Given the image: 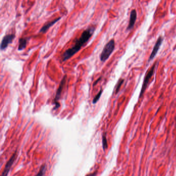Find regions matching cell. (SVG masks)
<instances>
[{
	"label": "cell",
	"instance_id": "1",
	"mask_svg": "<svg viewBox=\"0 0 176 176\" xmlns=\"http://www.w3.org/2000/svg\"><path fill=\"white\" fill-rule=\"evenodd\" d=\"M95 30V26H90L83 32L80 38L75 41V45L74 46L68 49L63 53L62 55L63 62H65L71 58L72 56L80 51L81 48L88 42Z\"/></svg>",
	"mask_w": 176,
	"mask_h": 176
},
{
	"label": "cell",
	"instance_id": "2",
	"mask_svg": "<svg viewBox=\"0 0 176 176\" xmlns=\"http://www.w3.org/2000/svg\"><path fill=\"white\" fill-rule=\"evenodd\" d=\"M114 40H111L105 45L101 52L100 56V60L102 62H104L109 58L110 56L112 53L115 49V46Z\"/></svg>",
	"mask_w": 176,
	"mask_h": 176
},
{
	"label": "cell",
	"instance_id": "3",
	"mask_svg": "<svg viewBox=\"0 0 176 176\" xmlns=\"http://www.w3.org/2000/svg\"><path fill=\"white\" fill-rule=\"evenodd\" d=\"M156 63L153 65L152 66L150 69L146 73L145 77L144 79V81H143V83H142V89H141V92L139 94V98H141L142 97L143 94H144L145 92L146 91V89H147V86H148V83L149 82V81L153 75H154V70H155V68H156Z\"/></svg>",
	"mask_w": 176,
	"mask_h": 176
},
{
	"label": "cell",
	"instance_id": "4",
	"mask_svg": "<svg viewBox=\"0 0 176 176\" xmlns=\"http://www.w3.org/2000/svg\"><path fill=\"white\" fill-rule=\"evenodd\" d=\"M66 80H67V75H64V78L61 81L60 86L58 87V89L56 92V95H55L54 100V104H55V107L54 108V110H56L60 107V103H58V101L60 99L62 90L64 88V85L65 84Z\"/></svg>",
	"mask_w": 176,
	"mask_h": 176
},
{
	"label": "cell",
	"instance_id": "5",
	"mask_svg": "<svg viewBox=\"0 0 176 176\" xmlns=\"http://www.w3.org/2000/svg\"><path fill=\"white\" fill-rule=\"evenodd\" d=\"M15 38V35L13 34H8L4 36L1 43V49L2 50L5 49L8 47L9 44L12 43Z\"/></svg>",
	"mask_w": 176,
	"mask_h": 176
},
{
	"label": "cell",
	"instance_id": "6",
	"mask_svg": "<svg viewBox=\"0 0 176 176\" xmlns=\"http://www.w3.org/2000/svg\"><path fill=\"white\" fill-rule=\"evenodd\" d=\"M16 157H17V151H16L13 154V156H11V157L10 158L9 161H8L7 163H6L5 168L4 169V171L2 172V175L1 176H7L8 174L10 172L12 165H13V163H14L15 161L16 160Z\"/></svg>",
	"mask_w": 176,
	"mask_h": 176
},
{
	"label": "cell",
	"instance_id": "7",
	"mask_svg": "<svg viewBox=\"0 0 176 176\" xmlns=\"http://www.w3.org/2000/svg\"><path fill=\"white\" fill-rule=\"evenodd\" d=\"M163 38L162 36H160L158 38L157 41H156V44L154 46L152 51L151 55H150V57H149V61L152 60V59H154V56H156V54H157L158 51L159 50L160 48L161 47V45L163 42Z\"/></svg>",
	"mask_w": 176,
	"mask_h": 176
},
{
	"label": "cell",
	"instance_id": "8",
	"mask_svg": "<svg viewBox=\"0 0 176 176\" xmlns=\"http://www.w3.org/2000/svg\"><path fill=\"white\" fill-rule=\"evenodd\" d=\"M137 13L135 9L132 10L130 13V17L129 22L127 30H129L131 28H133V26L134 25L135 21L136 20Z\"/></svg>",
	"mask_w": 176,
	"mask_h": 176
},
{
	"label": "cell",
	"instance_id": "9",
	"mask_svg": "<svg viewBox=\"0 0 176 176\" xmlns=\"http://www.w3.org/2000/svg\"><path fill=\"white\" fill-rule=\"evenodd\" d=\"M60 19H61V17H59V18H57L55 19L54 20L50 21V22H49L47 24L44 25L41 28V29H40V33H45V32H47V31L48 30V29L50 28L51 26H52L53 25H54L55 23L57 22L60 20Z\"/></svg>",
	"mask_w": 176,
	"mask_h": 176
},
{
	"label": "cell",
	"instance_id": "10",
	"mask_svg": "<svg viewBox=\"0 0 176 176\" xmlns=\"http://www.w3.org/2000/svg\"><path fill=\"white\" fill-rule=\"evenodd\" d=\"M27 44V39L25 38H21L19 39V46L18 50L19 51L22 50L26 48Z\"/></svg>",
	"mask_w": 176,
	"mask_h": 176
},
{
	"label": "cell",
	"instance_id": "11",
	"mask_svg": "<svg viewBox=\"0 0 176 176\" xmlns=\"http://www.w3.org/2000/svg\"><path fill=\"white\" fill-rule=\"evenodd\" d=\"M107 135L106 133H104L102 135V147L103 150H105L107 148Z\"/></svg>",
	"mask_w": 176,
	"mask_h": 176
},
{
	"label": "cell",
	"instance_id": "12",
	"mask_svg": "<svg viewBox=\"0 0 176 176\" xmlns=\"http://www.w3.org/2000/svg\"><path fill=\"white\" fill-rule=\"evenodd\" d=\"M45 171H46V165L45 164H43L41 166V168L40 169V171L35 176H44L45 174Z\"/></svg>",
	"mask_w": 176,
	"mask_h": 176
},
{
	"label": "cell",
	"instance_id": "13",
	"mask_svg": "<svg viewBox=\"0 0 176 176\" xmlns=\"http://www.w3.org/2000/svg\"><path fill=\"white\" fill-rule=\"evenodd\" d=\"M124 79H120L118 81V83H117V85L116 87V94H117L119 92V90L120 89V87L122 86V83H124Z\"/></svg>",
	"mask_w": 176,
	"mask_h": 176
},
{
	"label": "cell",
	"instance_id": "14",
	"mask_svg": "<svg viewBox=\"0 0 176 176\" xmlns=\"http://www.w3.org/2000/svg\"><path fill=\"white\" fill-rule=\"evenodd\" d=\"M102 93V90H100V91L98 92V94L95 97V98H94V99H93V101H92V103H93V104H95V103L97 102L98 100H99L100 98L101 97Z\"/></svg>",
	"mask_w": 176,
	"mask_h": 176
},
{
	"label": "cell",
	"instance_id": "15",
	"mask_svg": "<svg viewBox=\"0 0 176 176\" xmlns=\"http://www.w3.org/2000/svg\"><path fill=\"white\" fill-rule=\"evenodd\" d=\"M97 174V172H93V173L90 174L86 176H96Z\"/></svg>",
	"mask_w": 176,
	"mask_h": 176
},
{
	"label": "cell",
	"instance_id": "16",
	"mask_svg": "<svg viewBox=\"0 0 176 176\" xmlns=\"http://www.w3.org/2000/svg\"><path fill=\"white\" fill-rule=\"evenodd\" d=\"M101 77H100L99 79H98V80H96V81H95V82H94V85H93V86H95V85L97 84L98 83V82H99V81L100 80H101Z\"/></svg>",
	"mask_w": 176,
	"mask_h": 176
},
{
	"label": "cell",
	"instance_id": "17",
	"mask_svg": "<svg viewBox=\"0 0 176 176\" xmlns=\"http://www.w3.org/2000/svg\"><path fill=\"white\" fill-rule=\"evenodd\" d=\"M175 119H176V118H175Z\"/></svg>",
	"mask_w": 176,
	"mask_h": 176
}]
</instances>
